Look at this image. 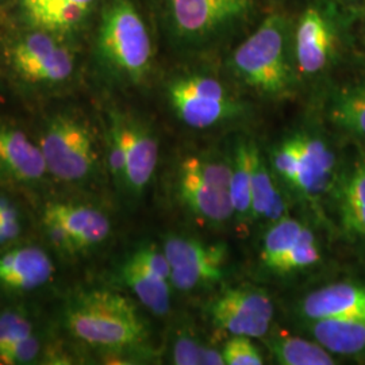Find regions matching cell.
Returning <instances> with one entry per match:
<instances>
[{
  "mask_svg": "<svg viewBox=\"0 0 365 365\" xmlns=\"http://www.w3.org/2000/svg\"><path fill=\"white\" fill-rule=\"evenodd\" d=\"M46 173L39 145L24 131L0 126V180L25 184L38 182Z\"/></svg>",
  "mask_w": 365,
  "mask_h": 365,
  "instance_id": "8fae6325",
  "label": "cell"
},
{
  "mask_svg": "<svg viewBox=\"0 0 365 365\" xmlns=\"http://www.w3.org/2000/svg\"><path fill=\"white\" fill-rule=\"evenodd\" d=\"M211 317L217 327L233 334L249 339H261L269 331L271 321L259 315L244 313L217 300L211 306Z\"/></svg>",
  "mask_w": 365,
  "mask_h": 365,
  "instance_id": "cb8c5ba5",
  "label": "cell"
},
{
  "mask_svg": "<svg viewBox=\"0 0 365 365\" xmlns=\"http://www.w3.org/2000/svg\"><path fill=\"white\" fill-rule=\"evenodd\" d=\"M276 172L291 185L295 184L299 170V146L297 137L282 145L274 155Z\"/></svg>",
  "mask_w": 365,
  "mask_h": 365,
  "instance_id": "d6a6232c",
  "label": "cell"
},
{
  "mask_svg": "<svg viewBox=\"0 0 365 365\" xmlns=\"http://www.w3.org/2000/svg\"><path fill=\"white\" fill-rule=\"evenodd\" d=\"M289 30L284 16L269 15L232 54L235 75L267 96H280L291 83Z\"/></svg>",
  "mask_w": 365,
  "mask_h": 365,
  "instance_id": "7a4b0ae2",
  "label": "cell"
},
{
  "mask_svg": "<svg viewBox=\"0 0 365 365\" xmlns=\"http://www.w3.org/2000/svg\"><path fill=\"white\" fill-rule=\"evenodd\" d=\"M115 131L125 150V184L134 194H141L155 175L158 160L156 138L144 126L128 119H114Z\"/></svg>",
  "mask_w": 365,
  "mask_h": 365,
  "instance_id": "30bf717a",
  "label": "cell"
},
{
  "mask_svg": "<svg viewBox=\"0 0 365 365\" xmlns=\"http://www.w3.org/2000/svg\"><path fill=\"white\" fill-rule=\"evenodd\" d=\"M4 205H6V202L3 200V199H0V210L3 209L4 207Z\"/></svg>",
  "mask_w": 365,
  "mask_h": 365,
  "instance_id": "d590c367",
  "label": "cell"
},
{
  "mask_svg": "<svg viewBox=\"0 0 365 365\" xmlns=\"http://www.w3.org/2000/svg\"><path fill=\"white\" fill-rule=\"evenodd\" d=\"M312 331L330 353L348 356L365 349V317L315 319Z\"/></svg>",
  "mask_w": 365,
  "mask_h": 365,
  "instance_id": "ac0fdd59",
  "label": "cell"
},
{
  "mask_svg": "<svg viewBox=\"0 0 365 365\" xmlns=\"http://www.w3.org/2000/svg\"><path fill=\"white\" fill-rule=\"evenodd\" d=\"M329 115L341 129L365 141V78L333 98Z\"/></svg>",
  "mask_w": 365,
  "mask_h": 365,
  "instance_id": "44dd1931",
  "label": "cell"
},
{
  "mask_svg": "<svg viewBox=\"0 0 365 365\" xmlns=\"http://www.w3.org/2000/svg\"><path fill=\"white\" fill-rule=\"evenodd\" d=\"M173 34L185 43L221 38L250 16L252 0H161Z\"/></svg>",
  "mask_w": 365,
  "mask_h": 365,
  "instance_id": "277c9868",
  "label": "cell"
},
{
  "mask_svg": "<svg viewBox=\"0 0 365 365\" xmlns=\"http://www.w3.org/2000/svg\"><path fill=\"white\" fill-rule=\"evenodd\" d=\"M99 52L108 68L134 83L148 75L153 49L143 16L130 0H113L102 16Z\"/></svg>",
  "mask_w": 365,
  "mask_h": 365,
  "instance_id": "3957f363",
  "label": "cell"
},
{
  "mask_svg": "<svg viewBox=\"0 0 365 365\" xmlns=\"http://www.w3.org/2000/svg\"><path fill=\"white\" fill-rule=\"evenodd\" d=\"M10 58L18 76L33 84L63 83L75 68L69 49L43 30L16 41Z\"/></svg>",
  "mask_w": 365,
  "mask_h": 365,
  "instance_id": "ba28073f",
  "label": "cell"
},
{
  "mask_svg": "<svg viewBox=\"0 0 365 365\" xmlns=\"http://www.w3.org/2000/svg\"><path fill=\"white\" fill-rule=\"evenodd\" d=\"M269 351L274 353L279 364L283 365H333L336 364L331 353L321 344L299 337L280 334L269 342Z\"/></svg>",
  "mask_w": 365,
  "mask_h": 365,
  "instance_id": "7402d4cb",
  "label": "cell"
},
{
  "mask_svg": "<svg viewBox=\"0 0 365 365\" xmlns=\"http://www.w3.org/2000/svg\"><path fill=\"white\" fill-rule=\"evenodd\" d=\"M133 257L141 262L149 271L170 280V265L164 250H160L155 245H146L138 249L133 255Z\"/></svg>",
  "mask_w": 365,
  "mask_h": 365,
  "instance_id": "836d02e7",
  "label": "cell"
},
{
  "mask_svg": "<svg viewBox=\"0 0 365 365\" xmlns=\"http://www.w3.org/2000/svg\"><path fill=\"white\" fill-rule=\"evenodd\" d=\"M220 302L244 313L259 315L267 319L274 318V307L269 297L260 289L255 288H233L227 289Z\"/></svg>",
  "mask_w": 365,
  "mask_h": 365,
  "instance_id": "484cf974",
  "label": "cell"
},
{
  "mask_svg": "<svg viewBox=\"0 0 365 365\" xmlns=\"http://www.w3.org/2000/svg\"><path fill=\"white\" fill-rule=\"evenodd\" d=\"M299 146V170L294 187L304 195L322 194L333 179L334 156L327 145L314 137H297Z\"/></svg>",
  "mask_w": 365,
  "mask_h": 365,
  "instance_id": "e0dca14e",
  "label": "cell"
},
{
  "mask_svg": "<svg viewBox=\"0 0 365 365\" xmlns=\"http://www.w3.org/2000/svg\"><path fill=\"white\" fill-rule=\"evenodd\" d=\"M276 192H277V187L274 185L269 170H267L262 158L257 152L255 156L253 175H252L250 215L253 218H262L269 207Z\"/></svg>",
  "mask_w": 365,
  "mask_h": 365,
  "instance_id": "83f0119b",
  "label": "cell"
},
{
  "mask_svg": "<svg viewBox=\"0 0 365 365\" xmlns=\"http://www.w3.org/2000/svg\"><path fill=\"white\" fill-rule=\"evenodd\" d=\"M223 363L226 365H261L264 364L259 349L253 345L249 337L233 336L222 349Z\"/></svg>",
  "mask_w": 365,
  "mask_h": 365,
  "instance_id": "f546056e",
  "label": "cell"
},
{
  "mask_svg": "<svg viewBox=\"0 0 365 365\" xmlns=\"http://www.w3.org/2000/svg\"><path fill=\"white\" fill-rule=\"evenodd\" d=\"M122 279L148 310L156 315L170 312V280L149 271L131 256L122 267Z\"/></svg>",
  "mask_w": 365,
  "mask_h": 365,
  "instance_id": "d6986e66",
  "label": "cell"
},
{
  "mask_svg": "<svg viewBox=\"0 0 365 365\" xmlns=\"http://www.w3.org/2000/svg\"><path fill=\"white\" fill-rule=\"evenodd\" d=\"M66 327L78 341L106 349H123L143 344L148 331L130 300L117 292L93 289L68 304Z\"/></svg>",
  "mask_w": 365,
  "mask_h": 365,
  "instance_id": "6da1fadb",
  "label": "cell"
},
{
  "mask_svg": "<svg viewBox=\"0 0 365 365\" xmlns=\"http://www.w3.org/2000/svg\"><path fill=\"white\" fill-rule=\"evenodd\" d=\"M52 260L36 247H19L0 256V286L27 292L45 286L52 279Z\"/></svg>",
  "mask_w": 365,
  "mask_h": 365,
  "instance_id": "4fadbf2b",
  "label": "cell"
},
{
  "mask_svg": "<svg viewBox=\"0 0 365 365\" xmlns=\"http://www.w3.org/2000/svg\"><path fill=\"white\" fill-rule=\"evenodd\" d=\"M179 188L185 205L205 221L222 223L235 215L230 190L205 182L182 167Z\"/></svg>",
  "mask_w": 365,
  "mask_h": 365,
  "instance_id": "9a60e30c",
  "label": "cell"
},
{
  "mask_svg": "<svg viewBox=\"0 0 365 365\" xmlns=\"http://www.w3.org/2000/svg\"><path fill=\"white\" fill-rule=\"evenodd\" d=\"M339 209L346 233L365 241V163H357L341 182Z\"/></svg>",
  "mask_w": 365,
  "mask_h": 365,
  "instance_id": "ffe728a7",
  "label": "cell"
},
{
  "mask_svg": "<svg viewBox=\"0 0 365 365\" xmlns=\"http://www.w3.org/2000/svg\"><path fill=\"white\" fill-rule=\"evenodd\" d=\"M172 360L178 365H222V352L207 348L187 336L176 339L172 349Z\"/></svg>",
  "mask_w": 365,
  "mask_h": 365,
  "instance_id": "f1b7e54d",
  "label": "cell"
},
{
  "mask_svg": "<svg viewBox=\"0 0 365 365\" xmlns=\"http://www.w3.org/2000/svg\"><path fill=\"white\" fill-rule=\"evenodd\" d=\"M319 259L321 250L318 248L315 235L310 229L303 227L295 245L274 265V269L279 272H291L315 265Z\"/></svg>",
  "mask_w": 365,
  "mask_h": 365,
  "instance_id": "4316f807",
  "label": "cell"
},
{
  "mask_svg": "<svg viewBox=\"0 0 365 365\" xmlns=\"http://www.w3.org/2000/svg\"><path fill=\"white\" fill-rule=\"evenodd\" d=\"M39 148L48 173L61 182H83L95 168L96 152L91 133L75 118L60 115L51 120Z\"/></svg>",
  "mask_w": 365,
  "mask_h": 365,
  "instance_id": "5b68a950",
  "label": "cell"
},
{
  "mask_svg": "<svg viewBox=\"0 0 365 365\" xmlns=\"http://www.w3.org/2000/svg\"><path fill=\"white\" fill-rule=\"evenodd\" d=\"M341 27L334 7L327 1L310 4L299 16L292 34L295 63L302 75L315 76L333 61Z\"/></svg>",
  "mask_w": 365,
  "mask_h": 365,
  "instance_id": "52a82bcc",
  "label": "cell"
},
{
  "mask_svg": "<svg viewBox=\"0 0 365 365\" xmlns=\"http://www.w3.org/2000/svg\"><path fill=\"white\" fill-rule=\"evenodd\" d=\"M30 334L33 325L24 314L13 310L0 313V351Z\"/></svg>",
  "mask_w": 365,
  "mask_h": 365,
  "instance_id": "4dcf8cb0",
  "label": "cell"
},
{
  "mask_svg": "<svg viewBox=\"0 0 365 365\" xmlns=\"http://www.w3.org/2000/svg\"><path fill=\"white\" fill-rule=\"evenodd\" d=\"M96 0H22L27 21L38 30L66 33L81 24Z\"/></svg>",
  "mask_w": 365,
  "mask_h": 365,
  "instance_id": "2e32d148",
  "label": "cell"
},
{
  "mask_svg": "<svg viewBox=\"0 0 365 365\" xmlns=\"http://www.w3.org/2000/svg\"><path fill=\"white\" fill-rule=\"evenodd\" d=\"M170 105L182 123L194 129H207L235 117L240 107L220 80L190 75L170 83Z\"/></svg>",
  "mask_w": 365,
  "mask_h": 365,
  "instance_id": "8992f818",
  "label": "cell"
},
{
  "mask_svg": "<svg viewBox=\"0 0 365 365\" xmlns=\"http://www.w3.org/2000/svg\"><path fill=\"white\" fill-rule=\"evenodd\" d=\"M110 152H108V163L110 170L113 176L118 182H125V168H126V160H125V150L122 143L118 137L117 133L111 129L110 134Z\"/></svg>",
  "mask_w": 365,
  "mask_h": 365,
  "instance_id": "e575fe53",
  "label": "cell"
},
{
  "mask_svg": "<svg viewBox=\"0 0 365 365\" xmlns=\"http://www.w3.org/2000/svg\"><path fill=\"white\" fill-rule=\"evenodd\" d=\"M43 222L64 229L72 238L73 250H86L102 244L111 232L108 218L99 210L73 203H51L45 210Z\"/></svg>",
  "mask_w": 365,
  "mask_h": 365,
  "instance_id": "7c38bea8",
  "label": "cell"
},
{
  "mask_svg": "<svg viewBox=\"0 0 365 365\" xmlns=\"http://www.w3.org/2000/svg\"><path fill=\"white\" fill-rule=\"evenodd\" d=\"M302 312L312 321L365 317V286L336 283L317 289L303 300Z\"/></svg>",
  "mask_w": 365,
  "mask_h": 365,
  "instance_id": "5bb4252c",
  "label": "cell"
},
{
  "mask_svg": "<svg viewBox=\"0 0 365 365\" xmlns=\"http://www.w3.org/2000/svg\"><path fill=\"white\" fill-rule=\"evenodd\" d=\"M170 265V283L180 291H191L221 280L225 249L207 247L196 240L172 235L164 245Z\"/></svg>",
  "mask_w": 365,
  "mask_h": 365,
  "instance_id": "9c48e42d",
  "label": "cell"
},
{
  "mask_svg": "<svg viewBox=\"0 0 365 365\" xmlns=\"http://www.w3.org/2000/svg\"><path fill=\"white\" fill-rule=\"evenodd\" d=\"M363 22H364V31H365V4H364V9H363Z\"/></svg>",
  "mask_w": 365,
  "mask_h": 365,
  "instance_id": "8d00e7d4",
  "label": "cell"
},
{
  "mask_svg": "<svg viewBox=\"0 0 365 365\" xmlns=\"http://www.w3.org/2000/svg\"><path fill=\"white\" fill-rule=\"evenodd\" d=\"M257 149L250 144L237 146L235 160L232 164V180H230V195L235 207V214L245 217L250 215L252 207V175L253 163Z\"/></svg>",
  "mask_w": 365,
  "mask_h": 365,
  "instance_id": "603a6c76",
  "label": "cell"
},
{
  "mask_svg": "<svg viewBox=\"0 0 365 365\" xmlns=\"http://www.w3.org/2000/svg\"><path fill=\"white\" fill-rule=\"evenodd\" d=\"M41 351L39 339L30 334L25 339H18L11 345L0 351V364L19 365L33 363Z\"/></svg>",
  "mask_w": 365,
  "mask_h": 365,
  "instance_id": "1f68e13d",
  "label": "cell"
},
{
  "mask_svg": "<svg viewBox=\"0 0 365 365\" xmlns=\"http://www.w3.org/2000/svg\"><path fill=\"white\" fill-rule=\"evenodd\" d=\"M303 227L304 226H302V223L288 217L274 222L272 227L268 230L264 238V247L261 253L264 264L274 269V265L295 245Z\"/></svg>",
  "mask_w": 365,
  "mask_h": 365,
  "instance_id": "d4e9b609",
  "label": "cell"
}]
</instances>
